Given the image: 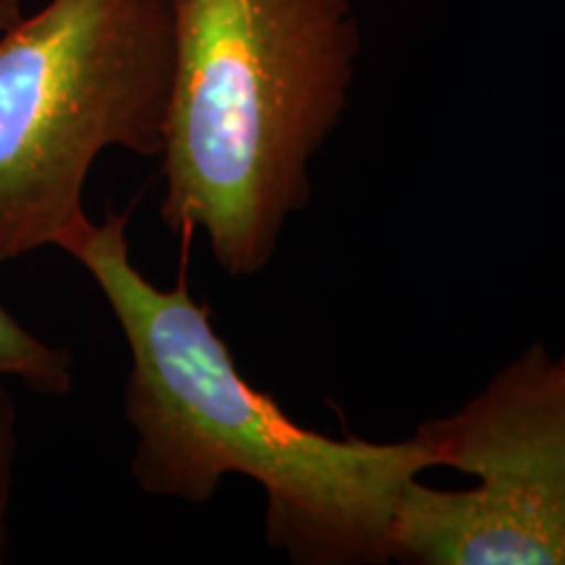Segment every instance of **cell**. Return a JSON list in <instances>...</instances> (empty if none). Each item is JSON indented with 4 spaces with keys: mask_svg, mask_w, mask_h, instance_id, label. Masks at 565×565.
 I'll use <instances>...</instances> for the list:
<instances>
[{
    "mask_svg": "<svg viewBox=\"0 0 565 565\" xmlns=\"http://www.w3.org/2000/svg\"><path fill=\"white\" fill-rule=\"evenodd\" d=\"M131 210L82 217L58 249L108 299L131 353L126 422L137 433L131 477L145 492L207 503L228 475L267 494V545L299 565L393 561V521L406 487L437 469L416 437L372 443L301 427L236 359L186 278L158 288L129 246Z\"/></svg>",
    "mask_w": 565,
    "mask_h": 565,
    "instance_id": "1",
    "label": "cell"
},
{
    "mask_svg": "<svg viewBox=\"0 0 565 565\" xmlns=\"http://www.w3.org/2000/svg\"><path fill=\"white\" fill-rule=\"evenodd\" d=\"M0 374L17 377L32 391L63 395L74 385L71 353L40 341L0 303Z\"/></svg>",
    "mask_w": 565,
    "mask_h": 565,
    "instance_id": "5",
    "label": "cell"
},
{
    "mask_svg": "<svg viewBox=\"0 0 565 565\" xmlns=\"http://www.w3.org/2000/svg\"><path fill=\"white\" fill-rule=\"evenodd\" d=\"M414 437L477 487L435 490L414 479L395 511L393 561L565 565V370L545 345Z\"/></svg>",
    "mask_w": 565,
    "mask_h": 565,
    "instance_id": "4",
    "label": "cell"
},
{
    "mask_svg": "<svg viewBox=\"0 0 565 565\" xmlns=\"http://www.w3.org/2000/svg\"><path fill=\"white\" fill-rule=\"evenodd\" d=\"M173 79L160 217L252 278L312 196L309 162L343 121L362 32L351 0H166Z\"/></svg>",
    "mask_w": 565,
    "mask_h": 565,
    "instance_id": "2",
    "label": "cell"
},
{
    "mask_svg": "<svg viewBox=\"0 0 565 565\" xmlns=\"http://www.w3.org/2000/svg\"><path fill=\"white\" fill-rule=\"evenodd\" d=\"M171 79L166 0H47L0 34V265L87 217L105 150L160 158Z\"/></svg>",
    "mask_w": 565,
    "mask_h": 565,
    "instance_id": "3",
    "label": "cell"
},
{
    "mask_svg": "<svg viewBox=\"0 0 565 565\" xmlns=\"http://www.w3.org/2000/svg\"><path fill=\"white\" fill-rule=\"evenodd\" d=\"M13 456H17V404L0 374V563L6 561L9 536H6V515L11 500Z\"/></svg>",
    "mask_w": 565,
    "mask_h": 565,
    "instance_id": "6",
    "label": "cell"
},
{
    "mask_svg": "<svg viewBox=\"0 0 565 565\" xmlns=\"http://www.w3.org/2000/svg\"><path fill=\"white\" fill-rule=\"evenodd\" d=\"M557 362H561V366H563V370H565V356H561V359H557Z\"/></svg>",
    "mask_w": 565,
    "mask_h": 565,
    "instance_id": "8",
    "label": "cell"
},
{
    "mask_svg": "<svg viewBox=\"0 0 565 565\" xmlns=\"http://www.w3.org/2000/svg\"><path fill=\"white\" fill-rule=\"evenodd\" d=\"M24 17V0H0V34L11 30Z\"/></svg>",
    "mask_w": 565,
    "mask_h": 565,
    "instance_id": "7",
    "label": "cell"
}]
</instances>
